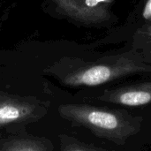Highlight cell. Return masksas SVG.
Returning a JSON list of instances; mask_svg holds the SVG:
<instances>
[{"instance_id":"1","label":"cell","mask_w":151,"mask_h":151,"mask_svg":"<svg viewBox=\"0 0 151 151\" xmlns=\"http://www.w3.org/2000/svg\"><path fill=\"white\" fill-rule=\"evenodd\" d=\"M62 118L84 127L96 136L123 145L139 133L142 119L116 110L87 104H65L58 108Z\"/></svg>"},{"instance_id":"2","label":"cell","mask_w":151,"mask_h":151,"mask_svg":"<svg viewBox=\"0 0 151 151\" xmlns=\"http://www.w3.org/2000/svg\"><path fill=\"white\" fill-rule=\"evenodd\" d=\"M151 72V65L128 58H119L111 63L87 65L68 75L65 82L73 86H98L138 73Z\"/></svg>"},{"instance_id":"3","label":"cell","mask_w":151,"mask_h":151,"mask_svg":"<svg viewBox=\"0 0 151 151\" xmlns=\"http://www.w3.org/2000/svg\"><path fill=\"white\" fill-rule=\"evenodd\" d=\"M99 100L125 106L137 107L151 104V81L107 89Z\"/></svg>"},{"instance_id":"4","label":"cell","mask_w":151,"mask_h":151,"mask_svg":"<svg viewBox=\"0 0 151 151\" xmlns=\"http://www.w3.org/2000/svg\"><path fill=\"white\" fill-rule=\"evenodd\" d=\"M112 2L113 0H65V6L76 19L88 23H98L109 18Z\"/></svg>"},{"instance_id":"5","label":"cell","mask_w":151,"mask_h":151,"mask_svg":"<svg viewBox=\"0 0 151 151\" xmlns=\"http://www.w3.org/2000/svg\"><path fill=\"white\" fill-rule=\"evenodd\" d=\"M41 118L34 104L12 99L0 100V127L13 123L28 122Z\"/></svg>"},{"instance_id":"6","label":"cell","mask_w":151,"mask_h":151,"mask_svg":"<svg viewBox=\"0 0 151 151\" xmlns=\"http://www.w3.org/2000/svg\"><path fill=\"white\" fill-rule=\"evenodd\" d=\"M0 151H51V144L40 138H10L0 144Z\"/></svg>"},{"instance_id":"7","label":"cell","mask_w":151,"mask_h":151,"mask_svg":"<svg viewBox=\"0 0 151 151\" xmlns=\"http://www.w3.org/2000/svg\"><path fill=\"white\" fill-rule=\"evenodd\" d=\"M60 151H107L98 148H94L76 141H69L65 143L62 142Z\"/></svg>"},{"instance_id":"8","label":"cell","mask_w":151,"mask_h":151,"mask_svg":"<svg viewBox=\"0 0 151 151\" xmlns=\"http://www.w3.org/2000/svg\"><path fill=\"white\" fill-rule=\"evenodd\" d=\"M143 18L147 20H150L151 19V0H148L145 6H144V10L142 12Z\"/></svg>"}]
</instances>
